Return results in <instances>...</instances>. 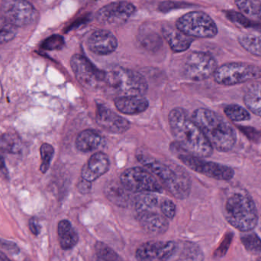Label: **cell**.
Instances as JSON below:
<instances>
[{"label":"cell","instance_id":"29","mask_svg":"<svg viewBox=\"0 0 261 261\" xmlns=\"http://www.w3.org/2000/svg\"><path fill=\"white\" fill-rule=\"evenodd\" d=\"M224 113L233 122H244L251 119L249 111L239 104H228L224 107Z\"/></svg>","mask_w":261,"mask_h":261},{"label":"cell","instance_id":"42","mask_svg":"<svg viewBox=\"0 0 261 261\" xmlns=\"http://www.w3.org/2000/svg\"><path fill=\"white\" fill-rule=\"evenodd\" d=\"M5 169H6V165H5L4 159L2 155H0V172L3 171Z\"/></svg>","mask_w":261,"mask_h":261},{"label":"cell","instance_id":"32","mask_svg":"<svg viewBox=\"0 0 261 261\" xmlns=\"http://www.w3.org/2000/svg\"><path fill=\"white\" fill-rule=\"evenodd\" d=\"M241 241L248 252L254 255H261V240L255 233H245L241 236Z\"/></svg>","mask_w":261,"mask_h":261},{"label":"cell","instance_id":"13","mask_svg":"<svg viewBox=\"0 0 261 261\" xmlns=\"http://www.w3.org/2000/svg\"><path fill=\"white\" fill-rule=\"evenodd\" d=\"M135 10V6L129 2H114L99 9L96 19L104 26L118 27L125 24Z\"/></svg>","mask_w":261,"mask_h":261},{"label":"cell","instance_id":"33","mask_svg":"<svg viewBox=\"0 0 261 261\" xmlns=\"http://www.w3.org/2000/svg\"><path fill=\"white\" fill-rule=\"evenodd\" d=\"M17 35V28L0 16V44L12 41Z\"/></svg>","mask_w":261,"mask_h":261},{"label":"cell","instance_id":"7","mask_svg":"<svg viewBox=\"0 0 261 261\" xmlns=\"http://www.w3.org/2000/svg\"><path fill=\"white\" fill-rule=\"evenodd\" d=\"M214 81L222 86H234L261 78V68L246 62L225 63L216 69Z\"/></svg>","mask_w":261,"mask_h":261},{"label":"cell","instance_id":"11","mask_svg":"<svg viewBox=\"0 0 261 261\" xmlns=\"http://www.w3.org/2000/svg\"><path fill=\"white\" fill-rule=\"evenodd\" d=\"M217 67V61L213 55L206 52H194L187 57L184 70L189 79L201 81L213 76Z\"/></svg>","mask_w":261,"mask_h":261},{"label":"cell","instance_id":"12","mask_svg":"<svg viewBox=\"0 0 261 261\" xmlns=\"http://www.w3.org/2000/svg\"><path fill=\"white\" fill-rule=\"evenodd\" d=\"M0 10L2 16L16 28L29 26L36 18V9L27 1L6 0L2 2Z\"/></svg>","mask_w":261,"mask_h":261},{"label":"cell","instance_id":"31","mask_svg":"<svg viewBox=\"0 0 261 261\" xmlns=\"http://www.w3.org/2000/svg\"><path fill=\"white\" fill-rule=\"evenodd\" d=\"M225 15L228 20L239 26L245 28V29H261L260 24L251 21L247 18L242 12H236L234 10L225 11Z\"/></svg>","mask_w":261,"mask_h":261},{"label":"cell","instance_id":"27","mask_svg":"<svg viewBox=\"0 0 261 261\" xmlns=\"http://www.w3.org/2000/svg\"><path fill=\"white\" fill-rule=\"evenodd\" d=\"M238 9L251 21L261 22V1H236Z\"/></svg>","mask_w":261,"mask_h":261},{"label":"cell","instance_id":"34","mask_svg":"<svg viewBox=\"0 0 261 261\" xmlns=\"http://www.w3.org/2000/svg\"><path fill=\"white\" fill-rule=\"evenodd\" d=\"M95 250L98 257L102 261H124L117 253L102 242H97L95 245Z\"/></svg>","mask_w":261,"mask_h":261},{"label":"cell","instance_id":"5","mask_svg":"<svg viewBox=\"0 0 261 261\" xmlns=\"http://www.w3.org/2000/svg\"><path fill=\"white\" fill-rule=\"evenodd\" d=\"M105 86L118 98L143 96L147 90V81L141 74L124 67L106 72Z\"/></svg>","mask_w":261,"mask_h":261},{"label":"cell","instance_id":"8","mask_svg":"<svg viewBox=\"0 0 261 261\" xmlns=\"http://www.w3.org/2000/svg\"><path fill=\"white\" fill-rule=\"evenodd\" d=\"M176 27L190 38H213L219 32L214 20L201 11H193L182 15L176 21Z\"/></svg>","mask_w":261,"mask_h":261},{"label":"cell","instance_id":"26","mask_svg":"<svg viewBox=\"0 0 261 261\" xmlns=\"http://www.w3.org/2000/svg\"><path fill=\"white\" fill-rule=\"evenodd\" d=\"M154 193H141L135 196L134 205L136 212L158 211L161 206V200Z\"/></svg>","mask_w":261,"mask_h":261},{"label":"cell","instance_id":"19","mask_svg":"<svg viewBox=\"0 0 261 261\" xmlns=\"http://www.w3.org/2000/svg\"><path fill=\"white\" fill-rule=\"evenodd\" d=\"M107 199L119 207H128L134 204L135 196L121 183V182H111L106 185L104 189Z\"/></svg>","mask_w":261,"mask_h":261},{"label":"cell","instance_id":"18","mask_svg":"<svg viewBox=\"0 0 261 261\" xmlns=\"http://www.w3.org/2000/svg\"><path fill=\"white\" fill-rule=\"evenodd\" d=\"M137 219L142 229L152 235H161L168 230V221L158 211L137 213Z\"/></svg>","mask_w":261,"mask_h":261},{"label":"cell","instance_id":"40","mask_svg":"<svg viewBox=\"0 0 261 261\" xmlns=\"http://www.w3.org/2000/svg\"><path fill=\"white\" fill-rule=\"evenodd\" d=\"M0 246L3 247L4 249H6L12 253L18 252V247H17L15 243H12V242L0 240Z\"/></svg>","mask_w":261,"mask_h":261},{"label":"cell","instance_id":"37","mask_svg":"<svg viewBox=\"0 0 261 261\" xmlns=\"http://www.w3.org/2000/svg\"><path fill=\"white\" fill-rule=\"evenodd\" d=\"M64 45V40L61 35H52L44 40L41 44V48L44 50H60Z\"/></svg>","mask_w":261,"mask_h":261},{"label":"cell","instance_id":"24","mask_svg":"<svg viewBox=\"0 0 261 261\" xmlns=\"http://www.w3.org/2000/svg\"><path fill=\"white\" fill-rule=\"evenodd\" d=\"M243 101L251 113L261 117V81H254L246 87Z\"/></svg>","mask_w":261,"mask_h":261},{"label":"cell","instance_id":"4","mask_svg":"<svg viewBox=\"0 0 261 261\" xmlns=\"http://www.w3.org/2000/svg\"><path fill=\"white\" fill-rule=\"evenodd\" d=\"M138 160L144 168L158 178L161 185L173 197L177 199H187L191 191V179L189 175L181 168L173 169L156 159L138 156Z\"/></svg>","mask_w":261,"mask_h":261},{"label":"cell","instance_id":"10","mask_svg":"<svg viewBox=\"0 0 261 261\" xmlns=\"http://www.w3.org/2000/svg\"><path fill=\"white\" fill-rule=\"evenodd\" d=\"M70 65L78 82L85 88L96 90L105 86L106 72L96 68L84 55H73Z\"/></svg>","mask_w":261,"mask_h":261},{"label":"cell","instance_id":"3","mask_svg":"<svg viewBox=\"0 0 261 261\" xmlns=\"http://www.w3.org/2000/svg\"><path fill=\"white\" fill-rule=\"evenodd\" d=\"M224 215L230 225L244 233L253 231L259 222L254 201L245 190H237L228 196L224 205Z\"/></svg>","mask_w":261,"mask_h":261},{"label":"cell","instance_id":"21","mask_svg":"<svg viewBox=\"0 0 261 261\" xmlns=\"http://www.w3.org/2000/svg\"><path fill=\"white\" fill-rule=\"evenodd\" d=\"M115 106L120 113L126 115H135L147 110L149 102L143 96L122 97L116 98Z\"/></svg>","mask_w":261,"mask_h":261},{"label":"cell","instance_id":"28","mask_svg":"<svg viewBox=\"0 0 261 261\" xmlns=\"http://www.w3.org/2000/svg\"><path fill=\"white\" fill-rule=\"evenodd\" d=\"M204 254L199 245L193 242H186L176 261H203Z\"/></svg>","mask_w":261,"mask_h":261},{"label":"cell","instance_id":"30","mask_svg":"<svg viewBox=\"0 0 261 261\" xmlns=\"http://www.w3.org/2000/svg\"><path fill=\"white\" fill-rule=\"evenodd\" d=\"M21 148V139L15 133H5L0 136V150L3 151L17 153Z\"/></svg>","mask_w":261,"mask_h":261},{"label":"cell","instance_id":"14","mask_svg":"<svg viewBox=\"0 0 261 261\" xmlns=\"http://www.w3.org/2000/svg\"><path fill=\"white\" fill-rule=\"evenodd\" d=\"M177 249V244L172 241H150L137 248L135 257L138 261H168Z\"/></svg>","mask_w":261,"mask_h":261},{"label":"cell","instance_id":"25","mask_svg":"<svg viewBox=\"0 0 261 261\" xmlns=\"http://www.w3.org/2000/svg\"><path fill=\"white\" fill-rule=\"evenodd\" d=\"M239 44L254 56L261 57V29H252L238 36Z\"/></svg>","mask_w":261,"mask_h":261},{"label":"cell","instance_id":"16","mask_svg":"<svg viewBox=\"0 0 261 261\" xmlns=\"http://www.w3.org/2000/svg\"><path fill=\"white\" fill-rule=\"evenodd\" d=\"M87 47L93 53L99 55H107L117 49L118 41L110 31L96 30L92 32L87 39Z\"/></svg>","mask_w":261,"mask_h":261},{"label":"cell","instance_id":"38","mask_svg":"<svg viewBox=\"0 0 261 261\" xmlns=\"http://www.w3.org/2000/svg\"><path fill=\"white\" fill-rule=\"evenodd\" d=\"M160 210L161 214L167 219H173L176 216V205L174 202L170 199H165L161 200Z\"/></svg>","mask_w":261,"mask_h":261},{"label":"cell","instance_id":"36","mask_svg":"<svg viewBox=\"0 0 261 261\" xmlns=\"http://www.w3.org/2000/svg\"><path fill=\"white\" fill-rule=\"evenodd\" d=\"M140 42L146 49H154L162 44V40L156 33H147L141 35Z\"/></svg>","mask_w":261,"mask_h":261},{"label":"cell","instance_id":"1","mask_svg":"<svg viewBox=\"0 0 261 261\" xmlns=\"http://www.w3.org/2000/svg\"><path fill=\"white\" fill-rule=\"evenodd\" d=\"M168 121L176 143L187 153L202 159L213 155L211 144L186 110L173 109L169 113Z\"/></svg>","mask_w":261,"mask_h":261},{"label":"cell","instance_id":"9","mask_svg":"<svg viewBox=\"0 0 261 261\" xmlns=\"http://www.w3.org/2000/svg\"><path fill=\"white\" fill-rule=\"evenodd\" d=\"M121 183L132 193H161L162 185L146 169L134 167L125 170L120 176Z\"/></svg>","mask_w":261,"mask_h":261},{"label":"cell","instance_id":"2","mask_svg":"<svg viewBox=\"0 0 261 261\" xmlns=\"http://www.w3.org/2000/svg\"><path fill=\"white\" fill-rule=\"evenodd\" d=\"M193 121L199 127L213 148L218 151H231L237 142V133L234 127L216 112L208 109L195 110Z\"/></svg>","mask_w":261,"mask_h":261},{"label":"cell","instance_id":"39","mask_svg":"<svg viewBox=\"0 0 261 261\" xmlns=\"http://www.w3.org/2000/svg\"><path fill=\"white\" fill-rule=\"evenodd\" d=\"M29 229H30L31 232L34 234V235L37 236L39 234L40 231H41V226H40L39 222H38V219L35 218H32L29 220Z\"/></svg>","mask_w":261,"mask_h":261},{"label":"cell","instance_id":"41","mask_svg":"<svg viewBox=\"0 0 261 261\" xmlns=\"http://www.w3.org/2000/svg\"><path fill=\"white\" fill-rule=\"evenodd\" d=\"M90 188H91V182H87L84 179H82V181L78 184V189H79L80 193H83V194L90 193Z\"/></svg>","mask_w":261,"mask_h":261},{"label":"cell","instance_id":"20","mask_svg":"<svg viewBox=\"0 0 261 261\" xmlns=\"http://www.w3.org/2000/svg\"><path fill=\"white\" fill-rule=\"evenodd\" d=\"M162 34L170 49L176 53L187 51L193 41V38L182 33L177 28L170 26H164Z\"/></svg>","mask_w":261,"mask_h":261},{"label":"cell","instance_id":"44","mask_svg":"<svg viewBox=\"0 0 261 261\" xmlns=\"http://www.w3.org/2000/svg\"><path fill=\"white\" fill-rule=\"evenodd\" d=\"M254 261H261V257H258V258L256 259V260Z\"/></svg>","mask_w":261,"mask_h":261},{"label":"cell","instance_id":"15","mask_svg":"<svg viewBox=\"0 0 261 261\" xmlns=\"http://www.w3.org/2000/svg\"><path fill=\"white\" fill-rule=\"evenodd\" d=\"M96 121L101 128L115 134L125 133L128 130L130 126L128 120L119 116L102 104H97Z\"/></svg>","mask_w":261,"mask_h":261},{"label":"cell","instance_id":"6","mask_svg":"<svg viewBox=\"0 0 261 261\" xmlns=\"http://www.w3.org/2000/svg\"><path fill=\"white\" fill-rule=\"evenodd\" d=\"M170 150L184 165L196 173L221 181H229L234 178V171L231 167L217 162L205 161L202 158L193 156L187 153L176 142L171 144Z\"/></svg>","mask_w":261,"mask_h":261},{"label":"cell","instance_id":"35","mask_svg":"<svg viewBox=\"0 0 261 261\" xmlns=\"http://www.w3.org/2000/svg\"><path fill=\"white\" fill-rule=\"evenodd\" d=\"M40 153H41V161H42L40 170L41 173H46L50 168V162L53 159L55 150L50 144H44L40 148Z\"/></svg>","mask_w":261,"mask_h":261},{"label":"cell","instance_id":"22","mask_svg":"<svg viewBox=\"0 0 261 261\" xmlns=\"http://www.w3.org/2000/svg\"><path fill=\"white\" fill-rule=\"evenodd\" d=\"M102 138L96 130H83L76 136V149L82 153H90L97 150L102 144Z\"/></svg>","mask_w":261,"mask_h":261},{"label":"cell","instance_id":"45","mask_svg":"<svg viewBox=\"0 0 261 261\" xmlns=\"http://www.w3.org/2000/svg\"><path fill=\"white\" fill-rule=\"evenodd\" d=\"M260 231H261V217H260Z\"/></svg>","mask_w":261,"mask_h":261},{"label":"cell","instance_id":"43","mask_svg":"<svg viewBox=\"0 0 261 261\" xmlns=\"http://www.w3.org/2000/svg\"><path fill=\"white\" fill-rule=\"evenodd\" d=\"M0 261H11L9 260V258H8L7 256L6 255V254H4V253L2 252V251H0Z\"/></svg>","mask_w":261,"mask_h":261},{"label":"cell","instance_id":"23","mask_svg":"<svg viewBox=\"0 0 261 261\" xmlns=\"http://www.w3.org/2000/svg\"><path fill=\"white\" fill-rule=\"evenodd\" d=\"M58 241L63 250H70L77 245L79 236L69 221L62 220L58 223Z\"/></svg>","mask_w":261,"mask_h":261},{"label":"cell","instance_id":"17","mask_svg":"<svg viewBox=\"0 0 261 261\" xmlns=\"http://www.w3.org/2000/svg\"><path fill=\"white\" fill-rule=\"evenodd\" d=\"M110 159L105 153H94L83 167L81 176L83 179L87 182H94L106 174L110 170Z\"/></svg>","mask_w":261,"mask_h":261}]
</instances>
